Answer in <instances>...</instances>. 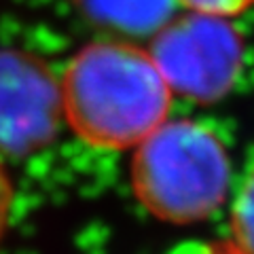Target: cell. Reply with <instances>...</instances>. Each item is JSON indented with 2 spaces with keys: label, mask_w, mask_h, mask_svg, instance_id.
<instances>
[{
  "label": "cell",
  "mask_w": 254,
  "mask_h": 254,
  "mask_svg": "<svg viewBox=\"0 0 254 254\" xmlns=\"http://www.w3.org/2000/svg\"><path fill=\"white\" fill-rule=\"evenodd\" d=\"M15 208V185L9 170H6V159L0 157V246L4 242V235L11 227Z\"/></svg>",
  "instance_id": "7"
},
{
  "label": "cell",
  "mask_w": 254,
  "mask_h": 254,
  "mask_svg": "<svg viewBox=\"0 0 254 254\" xmlns=\"http://www.w3.org/2000/svg\"><path fill=\"white\" fill-rule=\"evenodd\" d=\"M150 53L174 93L212 104L240 78L244 43L227 19L185 13L157 32Z\"/></svg>",
  "instance_id": "3"
},
{
  "label": "cell",
  "mask_w": 254,
  "mask_h": 254,
  "mask_svg": "<svg viewBox=\"0 0 254 254\" xmlns=\"http://www.w3.org/2000/svg\"><path fill=\"white\" fill-rule=\"evenodd\" d=\"M60 121V81L51 68L26 49H0V157L41 150Z\"/></svg>",
  "instance_id": "4"
},
{
  "label": "cell",
  "mask_w": 254,
  "mask_h": 254,
  "mask_svg": "<svg viewBox=\"0 0 254 254\" xmlns=\"http://www.w3.org/2000/svg\"><path fill=\"white\" fill-rule=\"evenodd\" d=\"M131 150V195L155 220L201 225L229 201L231 155L210 125L190 117L168 119Z\"/></svg>",
  "instance_id": "2"
},
{
  "label": "cell",
  "mask_w": 254,
  "mask_h": 254,
  "mask_svg": "<svg viewBox=\"0 0 254 254\" xmlns=\"http://www.w3.org/2000/svg\"><path fill=\"white\" fill-rule=\"evenodd\" d=\"M60 81L62 121L85 146L136 148L170 119L174 91L150 49L95 38L70 55Z\"/></svg>",
  "instance_id": "1"
},
{
  "label": "cell",
  "mask_w": 254,
  "mask_h": 254,
  "mask_svg": "<svg viewBox=\"0 0 254 254\" xmlns=\"http://www.w3.org/2000/svg\"><path fill=\"white\" fill-rule=\"evenodd\" d=\"M246 254H254V165L244 174L229 205V237Z\"/></svg>",
  "instance_id": "5"
},
{
  "label": "cell",
  "mask_w": 254,
  "mask_h": 254,
  "mask_svg": "<svg viewBox=\"0 0 254 254\" xmlns=\"http://www.w3.org/2000/svg\"><path fill=\"white\" fill-rule=\"evenodd\" d=\"M176 4L182 6L185 13L231 21L248 13L254 6V0H176Z\"/></svg>",
  "instance_id": "6"
},
{
  "label": "cell",
  "mask_w": 254,
  "mask_h": 254,
  "mask_svg": "<svg viewBox=\"0 0 254 254\" xmlns=\"http://www.w3.org/2000/svg\"><path fill=\"white\" fill-rule=\"evenodd\" d=\"M205 254H246L244 250H240L235 244H231L229 240H220L208 246V252Z\"/></svg>",
  "instance_id": "8"
}]
</instances>
